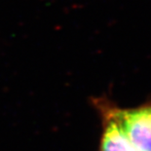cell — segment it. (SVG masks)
Listing matches in <instances>:
<instances>
[{
  "instance_id": "obj_1",
  "label": "cell",
  "mask_w": 151,
  "mask_h": 151,
  "mask_svg": "<svg viewBox=\"0 0 151 151\" xmlns=\"http://www.w3.org/2000/svg\"><path fill=\"white\" fill-rule=\"evenodd\" d=\"M101 119L102 133L99 151H139L132 143L115 112V104L107 98L92 99Z\"/></svg>"
},
{
  "instance_id": "obj_2",
  "label": "cell",
  "mask_w": 151,
  "mask_h": 151,
  "mask_svg": "<svg viewBox=\"0 0 151 151\" xmlns=\"http://www.w3.org/2000/svg\"><path fill=\"white\" fill-rule=\"evenodd\" d=\"M115 112L136 148L151 151V101L131 108H122L116 104Z\"/></svg>"
}]
</instances>
